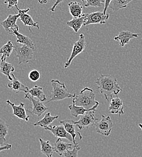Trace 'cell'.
<instances>
[{"instance_id": "cell-1", "label": "cell", "mask_w": 142, "mask_h": 157, "mask_svg": "<svg viewBox=\"0 0 142 157\" xmlns=\"http://www.w3.org/2000/svg\"><path fill=\"white\" fill-rule=\"evenodd\" d=\"M96 84L108 101H110L114 96H117L122 91L117 79L111 75H102L98 78Z\"/></svg>"}, {"instance_id": "cell-2", "label": "cell", "mask_w": 142, "mask_h": 157, "mask_svg": "<svg viewBox=\"0 0 142 157\" xmlns=\"http://www.w3.org/2000/svg\"><path fill=\"white\" fill-rule=\"evenodd\" d=\"M96 96L93 90L88 87L84 88L79 94H75L73 101L78 106L83 107L85 109L96 111L99 105V102L95 99Z\"/></svg>"}, {"instance_id": "cell-3", "label": "cell", "mask_w": 142, "mask_h": 157, "mask_svg": "<svg viewBox=\"0 0 142 157\" xmlns=\"http://www.w3.org/2000/svg\"><path fill=\"white\" fill-rule=\"evenodd\" d=\"M52 85V92L50 98L47 103L54 101L62 100L65 98H73L75 94H71L67 88L65 83L60 82L59 80L53 79L51 80Z\"/></svg>"}, {"instance_id": "cell-4", "label": "cell", "mask_w": 142, "mask_h": 157, "mask_svg": "<svg viewBox=\"0 0 142 157\" xmlns=\"http://www.w3.org/2000/svg\"><path fill=\"white\" fill-rule=\"evenodd\" d=\"M86 46V43L85 41V36L83 33H81L79 35V38L78 39V40L75 42L73 45V47L72 52L70 58L67 59V62L64 64L65 68H67L68 67H70L73 59L84 51Z\"/></svg>"}, {"instance_id": "cell-5", "label": "cell", "mask_w": 142, "mask_h": 157, "mask_svg": "<svg viewBox=\"0 0 142 157\" xmlns=\"http://www.w3.org/2000/svg\"><path fill=\"white\" fill-rule=\"evenodd\" d=\"M95 113L96 111H90L86 112L85 114L81 116L78 121H75V124L80 130L88 128L93 125H95L96 121L99 120L95 116Z\"/></svg>"}, {"instance_id": "cell-6", "label": "cell", "mask_w": 142, "mask_h": 157, "mask_svg": "<svg viewBox=\"0 0 142 157\" xmlns=\"http://www.w3.org/2000/svg\"><path fill=\"white\" fill-rule=\"evenodd\" d=\"M14 50L17 53L20 65L21 63H27L33 59L35 51L26 45L20 46L16 44L14 46Z\"/></svg>"}, {"instance_id": "cell-7", "label": "cell", "mask_w": 142, "mask_h": 157, "mask_svg": "<svg viewBox=\"0 0 142 157\" xmlns=\"http://www.w3.org/2000/svg\"><path fill=\"white\" fill-rule=\"evenodd\" d=\"M113 125V122L111 117H106L104 115H102L101 120L95 124L96 131L99 134L108 137L112 131Z\"/></svg>"}, {"instance_id": "cell-8", "label": "cell", "mask_w": 142, "mask_h": 157, "mask_svg": "<svg viewBox=\"0 0 142 157\" xmlns=\"http://www.w3.org/2000/svg\"><path fill=\"white\" fill-rule=\"evenodd\" d=\"M109 15H104L101 12H93L89 14H85V20L83 24L84 26L90 24H103L106 23V21L109 19Z\"/></svg>"}, {"instance_id": "cell-9", "label": "cell", "mask_w": 142, "mask_h": 157, "mask_svg": "<svg viewBox=\"0 0 142 157\" xmlns=\"http://www.w3.org/2000/svg\"><path fill=\"white\" fill-rule=\"evenodd\" d=\"M24 98L29 99L32 103L33 107L30 108L32 110H29V111L33 115H36L38 117H40L48 109V108L46 107L42 101L39 100H35L29 93H26Z\"/></svg>"}, {"instance_id": "cell-10", "label": "cell", "mask_w": 142, "mask_h": 157, "mask_svg": "<svg viewBox=\"0 0 142 157\" xmlns=\"http://www.w3.org/2000/svg\"><path fill=\"white\" fill-rule=\"evenodd\" d=\"M60 123L61 125H62L64 128L65 129V130L67 131V132L71 135V136L73 138V145L75 146H79V144L78 143V142L76 140V137L77 136V135L78 134L80 136V139H82L81 134L80 133H78L76 132V124H75V121L72 120L70 119H65V120H63L60 121Z\"/></svg>"}, {"instance_id": "cell-11", "label": "cell", "mask_w": 142, "mask_h": 157, "mask_svg": "<svg viewBox=\"0 0 142 157\" xmlns=\"http://www.w3.org/2000/svg\"><path fill=\"white\" fill-rule=\"evenodd\" d=\"M20 18V14L9 15L7 18L0 22V24L3 27L7 33L10 34L12 29H15L19 31V27L17 24V21Z\"/></svg>"}, {"instance_id": "cell-12", "label": "cell", "mask_w": 142, "mask_h": 157, "mask_svg": "<svg viewBox=\"0 0 142 157\" xmlns=\"http://www.w3.org/2000/svg\"><path fill=\"white\" fill-rule=\"evenodd\" d=\"M18 10V13L20 14V19L21 22L23 23V24L25 26L29 27L30 32H32V30L30 29V27H36L38 29H40V25L38 22L34 21L32 17L27 13V12L30 10L29 8H27L26 9L21 10V9H17Z\"/></svg>"}, {"instance_id": "cell-13", "label": "cell", "mask_w": 142, "mask_h": 157, "mask_svg": "<svg viewBox=\"0 0 142 157\" xmlns=\"http://www.w3.org/2000/svg\"><path fill=\"white\" fill-rule=\"evenodd\" d=\"M45 130L50 131L56 137L61 138H65L68 140L70 141L73 142V138L69 134L64 127L62 125H58V126H48L44 128Z\"/></svg>"}, {"instance_id": "cell-14", "label": "cell", "mask_w": 142, "mask_h": 157, "mask_svg": "<svg viewBox=\"0 0 142 157\" xmlns=\"http://www.w3.org/2000/svg\"><path fill=\"white\" fill-rule=\"evenodd\" d=\"M6 103L7 105L11 106L13 109V114L17 117L22 119L25 121H28L29 120V116L27 114L26 110L24 107V104L23 103H20L19 105H15L9 100H6Z\"/></svg>"}, {"instance_id": "cell-15", "label": "cell", "mask_w": 142, "mask_h": 157, "mask_svg": "<svg viewBox=\"0 0 142 157\" xmlns=\"http://www.w3.org/2000/svg\"><path fill=\"white\" fill-rule=\"evenodd\" d=\"M123 101L118 96L113 98L110 101V104L109 106V111L111 114H119L120 116L124 114L123 111Z\"/></svg>"}, {"instance_id": "cell-16", "label": "cell", "mask_w": 142, "mask_h": 157, "mask_svg": "<svg viewBox=\"0 0 142 157\" xmlns=\"http://www.w3.org/2000/svg\"><path fill=\"white\" fill-rule=\"evenodd\" d=\"M11 75L13 80L8 83V87L12 89V90L17 94L19 93L20 92H24L25 94L28 93L29 91V88L27 86L22 83L20 81L15 77L13 73H12Z\"/></svg>"}, {"instance_id": "cell-17", "label": "cell", "mask_w": 142, "mask_h": 157, "mask_svg": "<svg viewBox=\"0 0 142 157\" xmlns=\"http://www.w3.org/2000/svg\"><path fill=\"white\" fill-rule=\"evenodd\" d=\"M140 34L133 33L130 31H122L117 36H115L114 39L119 42L120 45L123 47L126 44H128L131 39L137 38Z\"/></svg>"}, {"instance_id": "cell-18", "label": "cell", "mask_w": 142, "mask_h": 157, "mask_svg": "<svg viewBox=\"0 0 142 157\" xmlns=\"http://www.w3.org/2000/svg\"><path fill=\"white\" fill-rule=\"evenodd\" d=\"M10 34L13 35L17 37V42L18 43L21 44L23 45H26L33 49L34 51L35 50V44L30 38L21 34L19 32V31L15 29H12Z\"/></svg>"}, {"instance_id": "cell-19", "label": "cell", "mask_w": 142, "mask_h": 157, "mask_svg": "<svg viewBox=\"0 0 142 157\" xmlns=\"http://www.w3.org/2000/svg\"><path fill=\"white\" fill-rule=\"evenodd\" d=\"M74 145L71 143H66L62 141L61 138H58L55 143V151L60 157L67 151L68 150H71L73 148Z\"/></svg>"}, {"instance_id": "cell-20", "label": "cell", "mask_w": 142, "mask_h": 157, "mask_svg": "<svg viewBox=\"0 0 142 157\" xmlns=\"http://www.w3.org/2000/svg\"><path fill=\"white\" fill-rule=\"evenodd\" d=\"M70 14L73 18H79L83 15V6L76 1H72L68 4Z\"/></svg>"}, {"instance_id": "cell-21", "label": "cell", "mask_w": 142, "mask_h": 157, "mask_svg": "<svg viewBox=\"0 0 142 157\" xmlns=\"http://www.w3.org/2000/svg\"><path fill=\"white\" fill-rule=\"evenodd\" d=\"M85 20V14H83L81 17L73 18L70 21L67 22V25L68 27L71 28L75 32L78 33L79 30L81 29L82 25H83Z\"/></svg>"}, {"instance_id": "cell-22", "label": "cell", "mask_w": 142, "mask_h": 157, "mask_svg": "<svg viewBox=\"0 0 142 157\" xmlns=\"http://www.w3.org/2000/svg\"><path fill=\"white\" fill-rule=\"evenodd\" d=\"M14 71L15 68L12 63H9L6 60H1L0 73L6 76L10 81H12L13 80L11 76V73H13Z\"/></svg>"}, {"instance_id": "cell-23", "label": "cell", "mask_w": 142, "mask_h": 157, "mask_svg": "<svg viewBox=\"0 0 142 157\" xmlns=\"http://www.w3.org/2000/svg\"><path fill=\"white\" fill-rule=\"evenodd\" d=\"M41 144V151L42 153L45 155L47 157H53V153L55 152L54 147L50 144V141H44L41 138L39 139Z\"/></svg>"}, {"instance_id": "cell-24", "label": "cell", "mask_w": 142, "mask_h": 157, "mask_svg": "<svg viewBox=\"0 0 142 157\" xmlns=\"http://www.w3.org/2000/svg\"><path fill=\"white\" fill-rule=\"evenodd\" d=\"M14 50V45L10 40H9L6 44H4L0 49V53L2 55L1 60H6L7 58L12 54Z\"/></svg>"}, {"instance_id": "cell-25", "label": "cell", "mask_w": 142, "mask_h": 157, "mask_svg": "<svg viewBox=\"0 0 142 157\" xmlns=\"http://www.w3.org/2000/svg\"><path fill=\"white\" fill-rule=\"evenodd\" d=\"M58 118H59L58 116H51L50 113H47L45 114V115L44 116L43 118H42L38 122L34 123L33 126H40L42 128H44L45 127L48 126L52 122H53V121H55L56 119H57Z\"/></svg>"}, {"instance_id": "cell-26", "label": "cell", "mask_w": 142, "mask_h": 157, "mask_svg": "<svg viewBox=\"0 0 142 157\" xmlns=\"http://www.w3.org/2000/svg\"><path fill=\"white\" fill-rule=\"evenodd\" d=\"M133 0H113L109 7L113 12L118 11L122 9L127 7L128 5Z\"/></svg>"}, {"instance_id": "cell-27", "label": "cell", "mask_w": 142, "mask_h": 157, "mask_svg": "<svg viewBox=\"0 0 142 157\" xmlns=\"http://www.w3.org/2000/svg\"><path fill=\"white\" fill-rule=\"evenodd\" d=\"M28 93H29L33 97L37 98L42 102L45 101L47 100V98L42 90V88L38 85H35L32 88L29 90Z\"/></svg>"}, {"instance_id": "cell-28", "label": "cell", "mask_w": 142, "mask_h": 157, "mask_svg": "<svg viewBox=\"0 0 142 157\" xmlns=\"http://www.w3.org/2000/svg\"><path fill=\"white\" fill-rule=\"evenodd\" d=\"M68 109L70 111L71 114L75 117H78L79 116H82V115L85 114L86 112L92 111L90 109H85L82 106H76L74 101H73L72 105H71L68 106Z\"/></svg>"}, {"instance_id": "cell-29", "label": "cell", "mask_w": 142, "mask_h": 157, "mask_svg": "<svg viewBox=\"0 0 142 157\" xmlns=\"http://www.w3.org/2000/svg\"><path fill=\"white\" fill-rule=\"evenodd\" d=\"M9 126L6 123L0 118V146H2L6 141V137L8 134Z\"/></svg>"}, {"instance_id": "cell-30", "label": "cell", "mask_w": 142, "mask_h": 157, "mask_svg": "<svg viewBox=\"0 0 142 157\" xmlns=\"http://www.w3.org/2000/svg\"><path fill=\"white\" fill-rule=\"evenodd\" d=\"M85 7H101L105 4V0H81Z\"/></svg>"}, {"instance_id": "cell-31", "label": "cell", "mask_w": 142, "mask_h": 157, "mask_svg": "<svg viewBox=\"0 0 142 157\" xmlns=\"http://www.w3.org/2000/svg\"><path fill=\"white\" fill-rule=\"evenodd\" d=\"M81 149L80 146H75L71 150H68L66 151L63 155L65 157H78V152Z\"/></svg>"}, {"instance_id": "cell-32", "label": "cell", "mask_w": 142, "mask_h": 157, "mask_svg": "<svg viewBox=\"0 0 142 157\" xmlns=\"http://www.w3.org/2000/svg\"><path fill=\"white\" fill-rule=\"evenodd\" d=\"M41 78V74L39 71L36 70H32L29 73V78L32 82H36Z\"/></svg>"}, {"instance_id": "cell-33", "label": "cell", "mask_w": 142, "mask_h": 157, "mask_svg": "<svg viewBox=\"0 0 142 157\" xmlns=\"http://www.w3.org/2000/svg\"><path fill=\"white\" fill-rule=\"evenodd\" d=\"M19 0H5L4 3L7 4V9H10L13 8V7H15L17 9H18V3Z\"/></svg>"}, {"instance_id": "cell-34", "label": "cell", "mask_w": 142, "mask_h": 157, "mask_svg": "<svg viewBox=\"0 0 142 157\" xmlns=\"http://www.w3.org/2000/svg\"><path fill=\"white\" fill-rule=\"evenodd\" d=\"M113 0H105V4H104V9H103V14L106 15V11L108 7H109V5Z\"/></svg>"}, {"instance_id": "cell-35", "label": "cell", "mask_w": 142, "mask_h": 157, "mask_svg": "<svg viewBox=\"0 0 142 157\" xmlns=\"http://www.w3.org/2000/svg\"><path fill=\"white\" fill-rule=\"evenodd\" d=\"M63 1V0H56V2H55V4H53V6L49 9V10H50V11L54 12L55 11V9H56V7H57L59 4H61V2H62Z\"/></svg>"}, {"instance_id": "cell-36", "label": "cell", "mask_w": 142, "mask_h": 157, "mask_svg": "<svg viewBox=\"0 0 142 157\" xmlns=\"http://www.w3.org/2000/svg\"><path fill=\"white\" fill-rule=\"evenodd\" d=\"M12 144H7L5 146H0V152L4 151V150H9V149H12Z\"/></svg>"}, {"instance_id": "cell-37", "label": "cell", "mask_w": 142, "mask_h": 157, "mask_svg": "<svg viewBox=\"0 0 142 157\" xmlns=\"http://www.w3.org/2000/svg\"><path fill=\"white\" fill-rule=\"evenodd\" d=\"M51 0H38V2L40 4H47Z\"/></svg>"}, {"instance_id": "cell-38", "label": "cell", "mask_w": 142, "mask_h": 157, "mask_svg": "<svg viewBox=\"0 0 142 157\" xmlns=\"http://www.w3.org/2000/svg\"><path fill=\"white\" fill-rule=\"evenodd\" d=\"M139 127L141 128V129L142 130V123H139Z\"/></svg>"}]
</instances>
